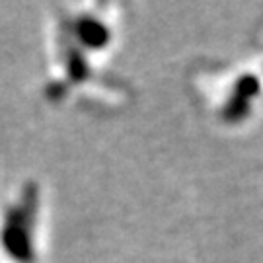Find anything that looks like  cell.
Masks as SVG:
<instances>
[]
</instances>
